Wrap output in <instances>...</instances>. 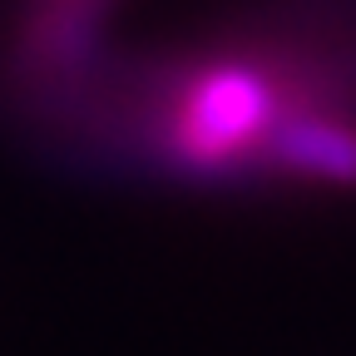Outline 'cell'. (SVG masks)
Here are the masks:
<instances>
[{
	"mask_svg": "<svg viewBox=\"0 0 356 356\" xmlns=\"http://www.w3.org/2000/svg\"><path fill=\"white\" fill-rule=\"evenodd\" d=\"M25 109L114 173L257 188L277 178L273 154L292 124H356V6L297 10L203 50L99 60Z\"/></svg>",
	"mask_w": 356,
	"mask_h": 356,
	"instance_id": "obj_1",
	"label": "cell"
},
{
	"mask_svg": "<svg viewBox=\"0 0 356 356\" xmlns=\"http://www.w3.org/2000/svg\"><path fill=\"white\" fill-rule=\"evenodd\" d=\"M114 0H25L15 25L10 79L30 99L60 79H74L99 65V40Z\"/></svg>",
	"mask_w": 356,
	"mask_h": 356,
	"instance_id": "obj_2",
	"label": "cell"
}]
</instances>
